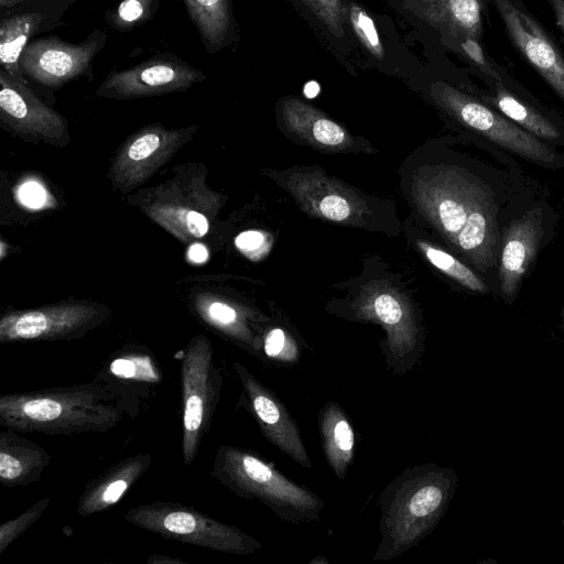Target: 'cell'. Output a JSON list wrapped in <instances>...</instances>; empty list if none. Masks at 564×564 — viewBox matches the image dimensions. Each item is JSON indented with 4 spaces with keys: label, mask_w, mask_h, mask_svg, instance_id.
Wrapping results in <instances>:
<instances>
[{
    "label": "cell",
    "mask_w": 564,
    "mask_h": 564,
    "mask_svg": "<svg viewBox=\"0 0 564 564\" xmlns=\"http://www.w3.org/2000/svg\"><path fill=\"white\" fill-rule=\"evenodd\" d=\"M398 174L411 220L481 272L497 262L500 232L495 197L447 141L420 144Z\"/></svg>",
    "instance_id": "1"
},
{
    "label": "cell",
    "mask_w": 564,
    "mask_h": 564,
    "mask_svg": "<svg viewBox=\"0 0 564 564\" xmlns=\"http://www.w3.org/2000/svg\"><path fill=\"white\" fill-rule=\"evenodd\" d=\"M123 397L106 381L2 394L0 425L47 435L106 432L126 417Z\"/></svg>",
    "instance_id": "2"
},
{
    "label": "cell",
    "mask_w": 564,
    "mask_h": 564,
    "mask_svg": "<svg viewBox=\"0 0 564 564\" xmlns=\"http://www.w3.org/2000/svg\"><path fill=\"white\" fill-rule=\"evenodd\" d=\"M457 475L433 463L405 468L380 495V542L373 561H390L416 546L438 524Z\"/></svg>",
    "instance_id": "3"
},
{
    "label": "cell",
    "mask_w": 564,
    "mask_h": 564,
    "mask_svg": "<svg viewBox=\"0 0 564 564\" xmlns=\"http://www.w3.org/2000/svg\"><path fill=\"white\" fill-rule=\"evenodd\" d=\"M307 215L325 221L395 236L402 225L393 202L352 187L315 166L270 173Z\"/></svg>",
    "instance_id": "4"
},
{
    "label": "cell",
    "mask_w": 564,
    "mask_h": 564,
    "mask_svg": "<svg viewBox=\"0 0 564 564\" xmlns=\"http://www.w3.org/2000/svg\"><path fill=\"white\" fill-rule=\"evenodd\" d=\"M210 476L245 499H256L290 523L317 521L324 501L308 488L281 474L254 453L231 445L217 448Z\"/></svg>",
    "instance_id": "5"
},
{
    "label": "cell",
    "mask_w": 564,
    "mask_h": 564,
    "mask_svg": "<svg viewBox=\"0 0 564 564\" xmlns=\"http://www.w3.org/2000/svg\"><path fill=\"white\" fill-rule=\"evenodd\" d=\"M191 167L184 165L170 182L130 196L149 218L183 242L205 237L221 206L220 194L205 183L204 165Z\"/></svg>",
    "instance_id": "6"
},
{
    "label": "cell",
    "mask_w": 564,
    "mask_h": 564,
    "mask_svg": "<svg viewBox=\"0 0 564 564\" xmlns=\"http://www.w3.org/2000/svg\"><path fill=\"white\" fill-rule=\"evenodd\" d=\"M334 313L382 327L384 337L379 345L384 362L392 372L404 375L421 359L425 338L421 317L401 294L371 286L340 310H334Z\"/></svg>",
    "instance_id": "7"
},
{
    "label": "cell",
    "mask_w": 564,
    "mask_h": 564,
    "mask_svg": "<svg viewBox=\"0 0 564 564\" xmlns=\"http://www.w3.org/2000/svg\"><path fill=\"white\" fill-rule=\"evenodd\" d=\"M127 522L164 539L234 555H249L262 547L239 528L178 502L154 501L133 507Z\"/></svg>",
    "instance_id": "8"
},
{
    "label": "cell",
    "mask_w": 564,
    "mask_h": 564,
    "mask_svg": "<svg viewBox=\"0 0 564 564\" xmlns=\"http://www.w3.org/2000/svg\"><path fill=\"white\" fill-rule=\"evenodd\" d=\"M182 455L184 465L196 458L220 400L223 376L212 341L205 335L193 337L182 354Z\"/></svg>",
    "instance_id": "9"
},
{
    "label": "cell",
    "mask_w": 564,
    "mask_h": 564,
    "mask_svg": "<svg viewBox=\"0 0 564 564\" xmlns=\"http://www.w3.org/2000/svg\"><path fill=\"white\" fill-rule=\"evenodd\" d=\"M429 95L451 119L495 144L544 165H556L558 162L557 153L538 138L452 85L433 83Z\"/></svg>",
    "instance_id": "10"
},
{
    "label": "cell",
    "mask_w": 564,
    "mask_h": 564,
    "mask_svg": "<svg viewBox=\"0 0 564 564\" xmlns=\"http://www.w3.org/2000/svg\"><path fill=\"white\" fill-rule=\"evenodd\" d=\"M110 315L107 305L90 300L9 310L0 318V341L78 339L102 325Z\"/></svg>",
    "instance_id": "11"
},
{
    "label": "cell",
    "mask_w": 564,
    "mask_h": 564,
    "mask_svg": "<svg viewBox=\"0 0 564 564\" xmlns=\"http://www.w3.org/2000/svg\"><path fill=\"white\" fill-rule=\"evenodd\" d=\"M196 131L197 126L170 129L156 122L133 132L111 160L108 178L113 191L127 194L147 183Z\"/></svg>",
    "instance_id": "12"
},
{
    "label": "cell",
    "mask_w": 564,
    "mask_h": 564,
    "mask_svg": "<svg viewBox=\"0 0 564 564\" xmlns=\"http://www.w3.org/2000/svg\"><path fill=\"white\" fill-rule=\"evenodd\" d=\"M0 119L24 141L66 147L70 141L65 118L30 89L24 79L0 72Z\"/></svg>",
    "instance_id": "13"
},
{
    "label": "cell",
    "mask_w": 564,
    "mask_h": 564,
    "mask_svg": "<svg viewBox=\"0 0 564 564\" xmlns=\"http://www.w3.org/2000/svg\"><path fill=\"white\" fill-rule=\"evenodd\" d=\"M232 368L241 384V395L237 405L250 413L271 444L300 466L310 469L312 460L297 423L280 398L242 364L235 361Z\"/></svg>",
    "instance_id": "14"
},
{
    "label": "cell",
    "mask_w": 564,
    "mask_h": 564,
    "mask_svg": "<svg viewBox=\"0 0 564 564\" xmlns=\"http://www.w3.org/2000/svg\"><path fill=\"white\" fill-rule=\"evenodd\" d=\"M206 76L181 58L163 54L135 66L111 72L97 95L112 99H133L186 90Z\"/></svg>",
    "instance_id": "15"
},
{
    "label": "cell",
    "mask_w": 564,
    "mask_h": 564,
    "mask_svg": "<svg viewBox=\"0 0 564 564\" xmlns=\"http://www.w3.org/2000/svg\"><path fill=\"white\" fill-rule=\"evenodd\" d=\"M104 34L95 32L82 43L57 37L39 39L25 47L20 67L23 75L41 85L58 88L88 72L102 45Z\"/></svg>",
    "instance_id": "16"
},
{
    "label": "cell",
    "mask_w": 564,
    "mask_h": 564,
    "mask_svg": "<svg viewBox=\"0 0 564 564\" xmlns=\"http://www.w3.org/2000/svg\"><path fill=\"white\" fill-rule=\"evenodd\" d=\"M280 129L295 142L334 153L368 151L369 144L357 140L323 111L292 96L278 106Z\"/></svg>",
    "instance_id": "17"
},
{
    "label": "cell",
    "mask_w": 564,
    "mask_h": 564,
    "mask_svg": "<svg viewBox=\"0 0 564 564\" xmlns=\"http://www.w3.org/2000/svg\"><path fill=\"white\" fill-rule=\"evenodd\" d=\"M509 37L553 90L564 100V58L541 25L510 0H492Z\"/></svg>",
    "instance_id": "18"
},
{
    "label": "cell",
    "mask_w": 564,
    "mask_h": 564,
    "mask_svg": "<svg viewBox=\"0 0 564 564\" xmlns=\"http://www.w3.org/2000/svg\"><path fill=\"white\" fill-rule=\"evenodd\" d=\"M191 306L195 315L234 345L247 352L262 357L261 327L264 317L216 293L203 291L194 294Z\"/></svg>",
    "instance_id": "19"
},
{
    "label": "cell",
    "mask_w": 564,
    "mask_h": 564,
    "mask_svg": "<svg viewBox=\"0 0 564 564\" xmlns=\"http://www.w3.org/2000/svg\"><path fill=\"white\" fill-rule=\"evenodd\" d=\"M542 210L534 209L513 221L501 247L499 281L503 297L512 301L521 280L534 259L541 241Z\"/></svg>",
    "instance_id": "20"
},
{
    "label": "cell",
    "mask_w": 564,
    "mask_h": 564,
    "mask_svg": "<svg viewBox=\"0 0 564 564\" xmlns=\"http://www.w3.org/2000/svg\"><path fill=\"white\" fill-rule=\"evenodd\" d=\"M151 464V455L141 453L121 459L109 467L85 486L77 502L78 514L89 517L118 503L149 470Z\"/></svg>",
    "instance_id": "21"
},
{
    "label": "cell",
    "mask_w": 564,
    "mask_h": 564,
    "mask_svg": "<svg viewBox=\"0 0 564 564\" xmlns=\"http://www.w3.org/2000/svg\"><path fill=\"white\" fill-rule=\"evenodd\" d=\"M52 460L48 452L17 431L0 432V484L22 487L39 481Z\"/></svg>",
    "instance_id": "22"
},
{
    "label": "cell",
    "mask_w": 564,
    "mask_h": 564,
    "mask_svg": "<svg viewBox=\"0 0 564 564\" xmlns=\"http://www.w3.org/2000/svg\"><path fill=\"white\" fill-rule=\"evenodd\" d=\"M413 14L456 39L478 40L481 33L480 0H403Z\"/></svg>",
    "instance_id": "23"
},
{
    "label": "cell",
    "mask_w": 564,
    "mask_h": 564,
    "mask_svg": "<svg viewBox=\"0 0 564 564\" xmlns=\"http://www.w3.org/2000/svg\"><path fill=\"white\" fill-rule=\"evenodd\" d=\"M318 431L329 467L338 479H344L354 459L356 436L339 403L329 401L323 405L318 413Z\"/></svg>",
    "instance_id": "24"
},
{
    "label": "cell",
    "mask_w": 564,
    "mask_h": 564,
    "mask_svg": "<svg viewBox=\"0 0 564 564\" xmlns=\"http://www.w3.org/2000/svg\"><path fill=\"white\" fill-rule=\"evenodd\" d=\"M402 228L409 241L435 269L470 291L487 292L486 283L469 267L424 237L422 229L413 220L402 225Z\"/></svg>",
    "instance_id": "25"
},
{
    "label": "cell",
    "mask_w": 564,
    "mask_h": 564,
    "mask_svg": "<svg viewBox=\"0 0 564 564\" xmlns=\"http://www.w3.org/2000/svg\"><path fill=\"white\" fill-rule=\"evenodd\" d=\"M42 21L39 13H23L4 18L0 24V64L8 75L23 79L20 67L21 56L28 46L29 39L37 30Z\"/></svg>",
    "instance_id": "26"
},
{
    "label": "cell",
    "mask_w": 564,
    "mask_h": 564,
    "mask_svg": "<svg viewBox=\"0 0 564 564\" xmlns=\"http://www.w3.org/2000/svg\"><path fill=\"white\" fill-rule=\"evenodd\" d=\"M208 51L225 44L232 26L230 0H183Z\"/></svg>",
    "instance_id": "27"
},
{
    "label": "cell",
    "mask_w": 564,
    "mask_h": 564,
    "mask_svg": "<svg viewBox=\"0 0 564 564\" xmlns=\"http://www.w3.org/2000/svg\"><path fill=\"white\" fill-rule=\"evenodd\" d=\"M489 100L509 120L532 135L550 141H556L561 138L557 128L547 118L501 87L497 88L495 97Z\"/></svg>",
    "instance_id": "28"
},
{
    "label": "cell",
    "mask_w": 564,
    "mask_h": 564,
    "mask_svg": "<svg viewBox=\"0 0 564 564\" xmlns=\"http://www.w3.org/2000/svg\"><path fill=\"white\" fill-rule=\"evenodd\" d=\"M108 371L116 379L148 383H159L161 371L149 352L132 348L130 351H118L108 364Z\"/></svg>",
    "instance_id": "29"
},
{
    "label": "cell",
    "mask_w": 564,
    "mask_h": 564,
    "mask_svg": "<svg viewBox=\"0 0 564 564\" xmlns=\"http://www.w3.org/2000/svg\"><path fill=\"white\" fill-rule=\"evenodd\" d=\"M262 355L275 365L292 366L300 360L301 349L294 336L284 328L265 327L262 336Z\"/></svg>",
    "instance_id": "30"
},
{
    "label": "cell",
    "mask_w": 564,
    "mask_h": 564,
    "mask_svg": "<svg viewBox=\"0 0 564 564\" xmlns=\"http://www.w3.org/2000/svg\"><path fill=\"white\" fill-rule=\"evenodd\" d=\"M159 7V0H122L110 18L112 28L128 31L150 20Z\"/></svg>",
    "instance_id": "31"
},
{
    "label": "cell",
    "mask_w": 564,
    "mask_h": 564,
    "mask_svg": "<svg viewBox=\"0 0 564 564\" xmlns=\"http://www.w3.org/2000/svg\"><path fill=\"white\" fill-rule=\"evenodd\" d=\"M50 501V497L42 498L17 518L8 520L0 525V554H3L13 541L39 521L47 509Z\"/></svg>",
    "instance_id": "32"
},
{
    "label": "cell",
    "mask_w": 564,
    "mask_h": 564,
    "mask_svg": "<svg viewBox=\"0 0 564 564\" xmlns=\"http://www.w3.org/2000/svg\"><path fill=\"white\" fill-rule=\"evenodd\" d=\"M349 21L351 28L365 48L376 58H383V46L371 17L359 6L350 4Z\"/></svg>",
    "instance_id": "33"
},
{
    "label": "cell",
    "mask_w": 564,
    "mask_h": 564,
    "mask_svg": "<svg viewBox=\"0 0 564 564\" xmlns=\"http://www.w3.org/2000/svg\"><path fill=\"white\" fill-rule=\"evenodd\" d=\"M315 17L336 36L344 33L343 0H302Z\"/></svg>",
    "instance_id": "34"
},
{
    "label": "cell",
    "mask_w": 564,
    "mask_h": 564,
    "mask_svg": "<svg viewBox=\"0 0 564 564\" xmlns=\"http://www.w3.org/2000/svg\"><path fill=\"white\" fill-rule=\"evenodd\" d=\"M237 248L251 259H257L267 250V237L258 230L241 232L235 240Z\"/></svg>",
    "instance_id": "35"
},
{
    "label": "cell",
    "mask_w": 564,
    "mask_h": 564,
    "mask_svg": "<svg viewBox=\"0 0 564 564\" xmlns=\"http://www.w3.org/2000/svg\"><path fill=\"white\" fill-rule=\"evenodd\" d=\"M44 192L35 183H28L21 188V199L29 206H39L43 203Z\"/></svg>",
    "instance_id": "36"
},
{
    "label": "cell",
    "mask_w": 564,
    "mask_h": 564,
    "mask_svg": "<svg viewBox=\"0 0 564 564\" xmlns=\"http://www.w3.org/2000/svg\"><path fill=\"white\" fill-rule=\"evenodd\" d=\"M460 46L470 59L480 65L485 64V56L477 40L470 37L465 39L462 41Z\"/></svg>",
    "instance_id": "37"
},
{
    "label": "cell",
    "mask_w": 564,
    "mask_h": 564,
    "mask_svg": "<svg viewBox=\"0 0 564 564\" xmlns=\"http://www.w3.org/2000/svg\"><path fill=\"white\" fill-rule=\"evenodd\" d=\"M188 258L195 263H202L207 259V250L202 243H192L188 248Z\"/></svg>",
    "instance_id": "38"
},
{
    "label": "cell",
    "mask_w": 564,
    "mask_h": 564,
    "mask_svg": "<svg viewBox=\"0 0 564 564\" xmlns=\"http://www.w3.org/2000/svg\"><path fill=\"white\" fill-rule=\"evenodd\" d=\"M557 25L564 31V0H552Z\"/></svg>",
    "instance_id": "39"
},
{
    "label": "cell",
    "mask_w": 564,
    "mask_h": 564,
    "mask_svg": "<svg viewBox=\"0 0 564 564\" xmlns=\"http://www.w3.org/2000/svg\"><path fill=\"white\" fill-rule=\"evenodd\" d=\"M148 563H151V564H162V563H181L183 564L184 562L178 560V558H174V557H169V556H165V555H153L151 556L149 560H148Z\"/></svg>",
    "instance_id": "40"
},
{
    "label": "cell",
    "mask_w": 564,
    "mask_h": 564,
    "mask_svg": "<svg viewBox=\"0 0 564 564\" xmlns=\"http://www.w3.org/2000/svg\"><path fill=\"white\" fill-rule=\"evenodd\" d=\"M23 1L25 0H0V8L2 10L11 9Z\"/></svg>",
    "instance_id": "41"
},
{
    "label": "cell",
    "mask_w": 564,
    "mask_h": 564,
    "mask_svg": "<svg viewBox=\"0 0 564 564\" xmlns=\"http://www.w3.org/2000/svg\"><path fill=\"white\" fill-rule=\"evenodd\" d=\"M317 561H318V563H321V562H323V561H325V562H327V563H328V561H327L325 557H321V556L318 557V560H313V561H311V563L315 564Z\"/></svg>",
    "instance_id": "42"
}]
</instances>
